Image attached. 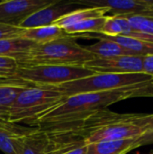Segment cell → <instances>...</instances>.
Returning a JSON list of instances; mask_svg holds the SVG:
<instances>
[{
  "instance_id": "6da1fadb",
  "label": "cell",
  "mask_w": 153,
  "mask_h": 154,
  "mask_svg": "<svg viewBox=\"0 0 153 154\" xmlns=\"http://www.w3.org/2000/svg\"><path fill=\"white\" fill-rule=\"evenodd\" d=\"M134 86L68 97L61 104L42 116L38 120L36 126L51 127L78 125L99 110L106 109L119 101L129 99Z\"/></svg>"
},
{
  "instance_id": "7a4b0ae2",
  "label": "cell",
  "mask_w": 153,
  "mask_h": 154,
  "mask_svg": "<svg viewBox=\"0 0 153 154\" xmlns=\"http://www.w3.org/2000/svg\"><path fill=\"white\" fill-rule=\"evenodd\" d=\"M136 114H118L108 108L99 110L78 124L86 143L137 138L143 133L135 125Z\"/></svg>"
},
{
  "instance_id": "3957f363",
  "label": "cell",
  "mask_w": 153,
  "mask_h": 154,
  "mask_svg": "<svg viewBox=\"0 0 153 154\" xmlns=\"http://www.w3.org/2000/svg\"><path fill=\"white\" fill-rule=\"evenodd\" d=\"M94 59L96 57L71 36L44 44H34L17 63L18 66L85 67Z\"/></svg>"
},
{
  "instance_id": "277c9868",
  "label": "cell",
  "mask_w": 153,
  "mask_h": 154,
  "mask_svg": "<svg viewBox=\"0 0 153 154\" xmlns=\"http://www.w3.org/2000/svg\"><path fill=\"white\" fill-rule=\"evenodd\" d=\"M67 98L63 94L47 88L28 87L15 99L9 115L14 124L36 126L38 120Z\"/></svg>"
},
{
  "instance_id": "5b68a950",
  "label": "cell",
  "mask_w": 153,
  "mask_h": 154,
  "mask_svg": "<svg viewBox=\"0 0 153 154\" xmlns=\"http://www.w3.org/2000/svg\"><path fill=\"white\" fill-rule=\"evenodd\" d=\"M151 79L143 73L113 74L95 73L92 76L69 81L56 87L47 88L58 91L64 96L71 97L78 94L108 91L137 85Z\"/></svg>"
},
{
  "instance_id": "8992f818",
  "label": "cell",
  "mask_w": 153,
  "mask_h": 154,
  "mask_svg": "<svg viewBox=\"0 0 153 154\" xmlns=\"http://www.w3.org/2000/svg\"><path fill=\"white\" fill-rule=\"evenodd\" d=\"M94 74L85 67L18 66L12 79L30 87L52 88Z\"/></svg>"
},
{
  "instance_id": "52a82bcc",
  "label": "cell",
  "mask_w": 153,
  "mask_h": 154,
  "mask_svg": "<svg viewBox=\"0 0 153 154\" xmlns=\"http://www.w3.org/2000/svg\"><path fill=\"white\" fill-rule=\"evenodd\" d=\"M41 127L46 136L44 154H87V143L78 125Z\"/></svg>"
},
{
  "instance_id": "ba28073f",
  "label": "cell",
  "mask_w": 153,
  "mask_h": 154,
  "mask_svg": "<svg viewBox=\"0 0 153 154\" xmlns=\"http://www.w3.org/2000/svg\"><path fill=\"white\" fill-rule=\"evenodd\" d=\"M72 3L86 7H103L111 15L153 16V0H79Z\"/></svg>"
},
{
  "instance_id": "9c48e42d",
  "label": "cell",
  "mask_w": 153,
  "mask_h": 154,
  "mask_svg": "<svg viewBox=\"0 0 153 154\" xmlns=\"http://www.w3.org/2000/svg\"><path fill=\"white\" fill-rule=\"evenodd\" d=\"M51 2L44 0H7L0 2V23L19 26L28 16L49 5Z\"/></svg>"
},
{
  "instance_id": "30bf717a",
  "label": "cell",
  "mask_w": 153,
  "mask_h": 154,
  "mask_svg": "<svg viewBox=\"0 0 153 154\" xmlns=\"http://www.w3.org/2000/svg\"><path fill=\"white\" fill-rule=\"evenodd\" d=\"M85 68L94 73L133 74L142 73V57L119 56L109 59H94Z\"/></svg>"
},
{
  "instance_id": "8fae6325",
  "label": "cell",
  "mask_w": 153,
  "mask_h": 154,
  "mask_svg": "<svg viewBox=\"0 0 153 154\" xmlns=\"http://www.w3.org/2000/svg\"><path fill=\"white\" fill-rule=\"evenodd\" d=\"M74 5L72 2L59 3L58 1H52L49 5L37 10L28 16L19 24V27L29 29L52 25L62 16L77 9L74 7Z\"/></svg>"
},
{
  "instance_id": "7c38bea8",
  "label": "cell",
  "mask_w": 153,
  "mask_h": 154,
  "mask_svg": "<svg viewBox=\"0 0 153 154\" xmlns=\"http://www.w3.org/2000/svg\"><path fill=\"white\" fill-rule=\"evenodd\" d=\"M35 127L0 119V151L5 154H18L17 141L31 134Z\"/></svg>"
},
{
  "instance_id": "4fadbf2b",
  "label": "cell",
  "mask_w": 153,
  "mask_h": 154,
  "mask_svg": "<svg viewBox=\"0 0 153 154\" xmlns=\"http://www.w3.org/2000/svg\"><path fill=\"white\" fill-rule=\"evenodd\" d=\"M30 86L16 80L0 79V119L8 120L11 108L19 94Z\"/></svg>"
},
{
  "instance_id": "5bb4252c",
  "label": "cell",
  "mask_w": 153,
  "mask_h": 154,
  "mask_svg": "<svg viewBox=\"0 0 153 154\" xmlns=\"http://www.w3.org/2000/svg\"><path fill=\"white\" fill-rule=\"evenodd\" d=\"M68 37H71V35H69L62 28L55 24L29 29L23 28L21 34V38L28 40L35 44H44Z\"/></svg>"
},
{
  "instance_id": "9a60e30c",
  "label": "cell",
  "mask_w": 153,
  "mask_h": 154,
  "mask_svg": "<svg viewBox=\"0 0 153 154\" xmlns=\"http://www.w3.org/2000/svg\"><path fill=\"white\" fill-rule=\"evenodd\" d=\"M98 42L85 46V48L97 59H109L119 56H134L126 49L102 35L96 36Z\"/></svg>"
},
{
  "instance_id": "2e32d148",
  "label": "cell",
  "mask_w": 153,
  "mask_h": 154,
  "mask_svg": "<svg viewBox=\"0 0 153 154\" xmlns=\"http://www.w3.org/2000/svg\"><path fill=\"white\" fill-rule=\"evenodd\" d=\"M135 140L136 138H131L88 143L87 154H127L133 150Z\"/></svg>"
},
{
  "instance_id": "e0dca14e",
  "label": "cell",
  "mask_w": 153,
  "mask_h": 154,
  "mask_svg": "<svg viewBox=\"0 0 153 154\" xmlns=\"http://www.w3.org/2000/svg\"><path fill=\"white\" fill-rule=\"evenodd\" d=\"M45 147V133L39 126H36L31 134L17 141L18 154H44Z\"/></svg>"
},
{
  "instance_id": "ac0fdd59",
  "label": "cell",
  "mask_w": 153,
  "mask_h": 154,
  "mask_svg": "<svg viewBox=\"0 0 153 154\" xmlns=\"http://www.w3.org/2000/svg\"><path fill=\"white\" fill-rule=\"evenodd\" d=\"M108 14L107 9L103 7H83L77 8L74 11L65 14L60 18L54 24L62 28L63 30L72 24L82 22L89 18H96L106 16Z\"/></svg>"
},
{
  "instance_id": "d6986e66",
  "label": "cell",
  "mask_w": 153,
  "mask_h": 154,
  "mask_svg": "<svg viewBox=\"0 0 153 154\" xmlns=\"http://www.w3.org/2000/svg\"><path fill=\"white\" fill-rule=\"evenodd\" d=\"M35 43L23 39L13 38L0 41V57L11 58L17 62L21 60L28 52V51Z\"/></svg>"
},
{
  "instance_id": "ffe728a7",
  "label": "cell",
  "mask_w": 153,
  "mask_h": 154,
  "mask_svg": "<svg viewBox=\"0 0 153 154\" xmlns=\"http://www.w3.org/2000/svg\"><path fill=\"white\" fill-rule=\"evenodd\" d=\"M103 36V35H102ZM109 40H112L126 49L134 56L144 57L147 55L153 54V43L140 41L137 39L125 37V36H115V37H107L104 36Z\"/></svg>"
},
{
  "instance_id": "44dd1931",
  "label": "cell",
  "mask_w": 153,
  "mask_h": 154,
  "mask_svg": "<svg viewBox=\"0 0 153 154\" xmlns=\"http://www.w3.org/2000/svg\"><path fill=\"white\" fill-rule=\"evenodd\" d=\"M131 30L132 28L125 17L120 15H106L99 35L107 37L126 36Z\"/></svg>"
},
{
  "instance_id": "7402d4cb",
  "label": "cell",
  "mask_w": 153,
  "mask_h": 154,
  "mask_svg": "<svg viewBox=\"0 0 153 154\" xmlns=\"http://www.w3.org/2000/svg\"><path fill=\"white\" fill-rule=\"evenodd\" d=\"M106 16L96 17V18H89L86 19L78 23L72 24L64 29L66 33L71 36L85 34V33H96L99 34L102 27L106 21Z\"/></svg>"
},
{
  "instance_id": "603a6c76",
  "label": "cell",
  "mask_w": 153,
  "mask_h": 154,
  "mask_svg": "<svg viewBox=\"0 0 153 154\" xmlns=\"http://www.w3.org/2000/svg\"><path fill=\"white\" fill-rule=\"evenodd\" d=\"M129 22L131 28L136 32L153 35V16L148 15H120Z\"/></svg>"
},
{
  "instance_id": "cb8c5ba5",
  "label": "cell",
  "mask_w": 153,
  "mask_h": 154,
  "mask_svg": "<svg viewBox=\"0 0 153 154\" xmlns=\"http://www.w3.org/2000/svg\"><path fill=\"white\" fill-rule=\"evenodd\" d=\"M18 67L15 60L11 58L0 57V79L13 80L14 72Z\"/></svg>"
},
{
  "instance_id": "d4e9b609",
  "label": "cell",
  "mask_w": 153,
  "mask_h": 154,
  "mask_svg": "<svg viewBox=\"0 0 153 154\" xmlns=\"http://www.w3.org/2000/svg\"><path fill=\"white\" fill-rule=\"evenodd\" d=\"M133 97H153V78L133 87L130 98Z\"/></svg>"
},
{
  "instance_id": "484cf974",
  "label": "cell",
  "mask_w": 153,
  "mask_h": 154,
  "mask_svg": "<svg viewBox=\"0 0 153 154\" xmlns=\"http://www.w3.org/2000/svg\"><path fill=\"white\" fill-rule=\"evenodd\" d=\"M23 28L19 26H12L0 23V41L5 39L21 38Z\"/></svg>"
},
{
  "instance_id": "4316f807",
  "label": "cell",
  "mask_w": 153,
  "mask_h": 154,
  "mask_svg": "<svg viewBox=\"0 0 153 154\" xmlns=\"http://www.w3.org/2000/svg\"><path fill=\"white\" fill-rule=\"evenodd\" d=\"M134 123L142 131L143 134L153 131V114L152 115L136 114Z\"/></svg>"
},
{
  "instance_id": "83f0119b",
  "label": "cell",
  "mask_w": 153,
  "mask_h": 154,
  "mask_svg": "<svg viewBox=\"0 0 153 154\" xmlns=\"http://www.w3.org/2000/svg\"><path fill=\"white\" fill-rule=\"evenodd\" d=\"M151 144H153V131L144 133L141 136L136 138L134 144H133V149H136L142 146L151 145Z\"/></svg>"
},
{
  "instance_id": "f1b7e54d",
  "label": "cell",
  "mask_w": 153,
  "mask_h": 154,
  "mask_svg": "<svg viewBox=\"0 0 153 154\" xmlns=\"http://www.w3.org/2000/svg\"><path fill=\"white\" fill-rule=\"evenodd\" d=\"M142 73L153 78V54L142 57Z\"/></svg>"
},
{
  "instance_id": "f546056e",
  "label": "cell",
  "mask_w": 153,
  "mask_h": 154,
  "mask_svg": "<svg viewBox=\"0 0 153 154\" xmlns=\"http://www.w3.org/2000/svg\"><path fill=\"white\" fill-rule=\"evenodd\" d=\"M151 153H152V154H153V152H151Z\"/></svg>"
},
{
  "instance_id": "4dcf8cb0",
  "label": "cell",
  "mask_w": 153,
  "mask_h": 154,
  "mask_svg": "<svg viewBox=\"0 0 153 154\" xmlns=\"http://www.w3.org/2000/svg\"><path fill=\"white\" fill-rule=\"evenodd\" d=\"M150 154H152V153H150Z\"/></svg>"
}]
</instances>
